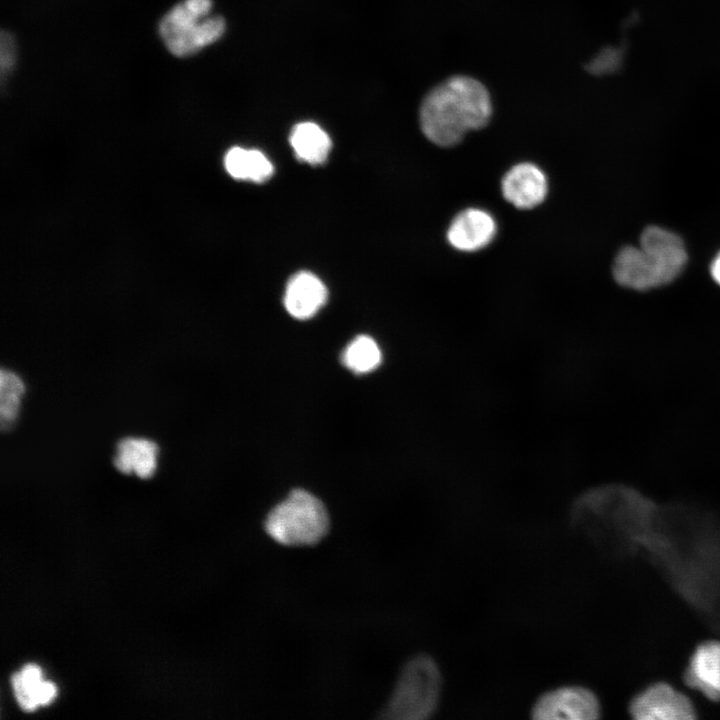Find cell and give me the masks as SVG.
I'll list each match as a JSON object with an SVG mask.
<instances>
[{"label": "cell", "instance_id": "cell-6", "mask_svg": "<svg viewBox=\"0 0 720 720\" xmlns=\"http://www.w3.org/2000/svg\"><path fill=\"white\" fill-rule=\"evenodd\" d=\"M597 696L588 688L564 686L541 695L531 714L537 720H592L600 716Z\"/></svg>", "mask_w": 720, "mask_h": 720}, {"label": "cell", "instance_id": "cell-7", "mask_svg": "<svg viewBox=\"0 0 720 720\" xmlns=\"http://www.w3.org/2000/svg\"><path fill=\"white\" fill-rule=\"evenodd\" d=\"M637 720H690L696 718L691 700L666 682H655L636 694L629 704Z\"/></svg>", "mask_w": 720, "mask_h": 720}, {"label": "cell", "instance_id": "cell-17", "mask_svg": "<svg viewBox=\"0 0 720 720\" xmlns=\"http://www.w3.org/2000/svg\"><path fill=\"white\" fill-rule=\"evenodd\" d=\"M24 391V383L17 374L5 369L1 370L0 418L2 429L8 428L16 419Z\"/></svg>", "mask_w": 720, "mask_h": 720}, {"label": "cell", "instance_id": "cell-10", "mask_svg": "<svg viewBox=\"0 0 720 720\" xmlns=\"http://www.w3.org/2000/svg\"><path fill=\"white\" fill-rule=\"evenodd\" d=\"M687 686L712 701H720V642L700 643L692 653L683 674Z\"/></svg>", "mask_w": 720, "mask_h": 720}, {"label": "cell", "instance_id": "cell-15", "mask_svg": "<svg viewBox=\"0 0 720 720\" xmlns=\"http://www.w3.org/2000/svg\"><path fill=\"white\" fill-rule=\"evenodd\" d=\"M227 172L235 179L264 182L274 171L270 160L259 150L233 147L225 155Z\"/></svg>", "mask_w": 720, "mask_h": 720}, {"label": "cell", "instance_id": "cell-5", "mask_svg": "<svg viewBox=\"0 0 720 720\" xmlns=\"http://www.w3.org/2000/svg\"><path fill=\"white\" fill-rule=\"evenodd\" d=\"M211 9V0H183L162 17L159 34L172 55L191 56L223 35L225 21Z\"/></svg>", "mask_w": 720, "mask_h": 720}, {"label": "cell", "instance_id": "cell-14", "mask_svg": "<svg viewBox=\"0 0 720 720\" xmlns=\"http://www.w3.org/2000/svg\"><path fill=\"white\" fill-rule=\"evenodd\" d=\"M289 141L296 157L311 165L325 162L332 146L329 135L313 122L296 124L290 133Z\"/></svg>", "mask_w": 720, "mask_h": 720}, {"label": "cell", "instance_id": "cell-1", "mask_svg": "<svg viewBox=\"0 0 720 720\" xmlns=\"http://www.w3.org/2000/svg\"><path fill=\"white\" fill-rule=\"evenodd\" d=\"M492 114L488 91L468 76H454L432 89L420 108V126L434 144H458L470 130L484 127Z\"/></svg>", "mask_w": 720, "mask_h": 720}, {"label": "cell", "instance_id": "cell-8", "mask_svg": "<svg viewBox=\"0 0 720 720\" xmlns=\"http://www.w3.org/2000/svg\"><path fill=\"white\" fill-rule=\"evenodd\" d=\"M497 233L494 217L480 208L459 212L447 230L449 244L458 251L475 252L489 245Z\"/></svg>", "mask_w": 720, "mask_h": 720}, {"label": "cell", "instance_id": "cell-12", "mask_svg": "<svg viewBox=\"0 0 720 720\" xmlns=\"http://www.w3.org/2000/svg\"><path fill=\"white\" fill-rule=\"evenodd\" d=\"M158 451L151 440L127 437L118 442L113 463L121 473H135L141 479H148L156 470Z\"/></svg>", "mask_w": 720, "mask_h": 720}, {"label": "cell", "instance_id": "cell-11", "mask_svg": "<svg viewBox=\"0 0 720 720\" xmlns=\"http://www.w3.org/2000/svg\"><path fill=\"white\" fill-rule=\"evenodd\" d=\"M327 295L326 286L317 276L301 271L294 274L287 283L284 306L294 318L308 319L325 304Z\"/></svg>", "mask_w": 720, "mask_h": 720}, {"label": "cell", "instance_id": "cell-2", "mask_svg": "<svg viewBox=\"0 0 720 720\" xmlns=\"http://www.w3.org/2000/svg\"><path fill=\"white\" fill-rule=\"evenodd\" d=\"M687 262L682 239L658 226H648L640 237V247L625 246L613 264V276L621 286L638 291L673 281Z\"/></svg>", "mask_w": 720, "mask_h": 720}, {"label": "cell", "instance_id": "cell-19", "mask_svg": "<svg viewBox=\"0 0 720 720\" xmlns=\"http://www.w3.org/2000/svg\"><path fill=\"white\" fill-rule=\"evenodd\" d=\"M710 272L713 279L720 285V253L712 261Z\"/></svg>", "mask_w": 720, "mask_h": 720}, {"label": "cell", "instance_id": "cell-9", "mask_svg": "<svg viewBox=\"0 0 720 720\" xmlns=\"http://www.w3.org/2000/svg\"><path fill=\"white\" fill-rule=\"evenodd\" d=\"M503 197L519 209L541 204L548 193V180L543 170L530 162L511 167L501 182Z\"/></svg>", "mask_w": 720, "mask_h": 720}, {"label": "cell", "instance_id": "cell-4", "mask_svg": "<svg viewBox=\"0 0 720 720\" xmlns=\"http://www.w3.org/2000/svg\"><path fill=\"white\" fill-rule=\"evenodd\" d=\"M441 693V673L427 655H417L402 667L392 694L381 711L394 720H423L436 710Z\"/></svg>", "mask_w": 720, "mask_h": 720}, {"label": "cell", "instance_id": "cell-13", "mask_svg": "<svg viewBox=\"0 0 720 720\" xmlns=\"http://www.w3.org/2000/svg\"><path fill=\"white\" fill-rule=\"evenodd\" d=\"M11 684L19 705L26 711L50 703L56 695L55 685L42 679L41 669L36 664H27L13 674Z\"/></svg>", "mask_w": 720, "mask_h": 720}, {"label": "cell", "instance_id": "cell-16", "mask_svg": "<svg viewBox=\"0 0 720 720\" xmlns=\"http://www.w3.org/2000/svg\"><path fill=\"white\" fill-rule=\"evenodd\" d=\"M341 360L354 373H367L374 370L381 362V351L371 337L361 335L347 345Z\"/></svg>", "mask_w": 720, "mask_h": 720}, {"label": "cell", "instance_id": "cell-18", "mask_svg": "<svg viewBox=\"0 0 720 720\" xmlns=\"http://www.w3.org/2000/svg\"><path fill=\"white\" fill-rule=\"evenodd\" d=\"M1 72L2 75L12 71L16 60L15 41L10 33L2 32L1 35Z\"/></svg>", "mask_w": 720, "mask_h": 720}, {"label": "cell", "instance_id": "cell-3", "mask_svg": "<svg viewBox=\"0 0 720 720\" xmlns=\"http://www.w3.org/2000/svg\"><path fill=\"white\" fill-rule=\"evenodd\" d=\"M329 527L325 505L303 489L293 490L271 509L264 522L268 536L289 547L315 545L327 535Z\"/></svg>", "mask_w": 720, "mask_h": 720}]
</instances>
